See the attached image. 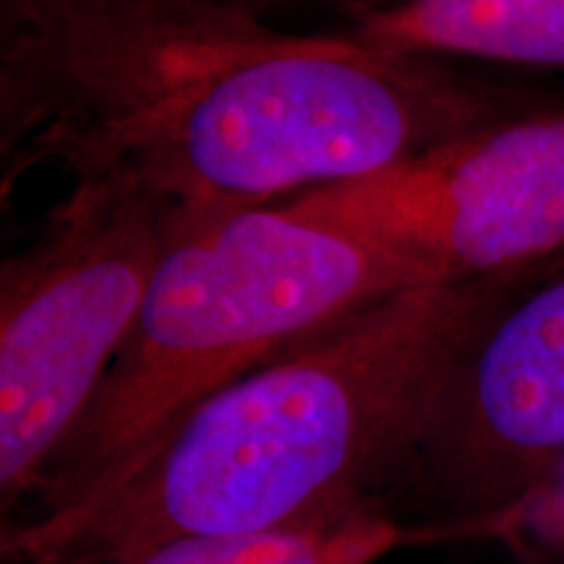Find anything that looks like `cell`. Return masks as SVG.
Instances as JSON below:
<instances>
[{"label": "cell", "mask_w": 564, "mask_h": 564, "mask_svg": "<svg viewBox=\"0 0 564 564\" xmlns=\"http://www.w3.org/2000/svg\"><path fill=\"white\" fill-rule=\"evenodd\" d=\"M525 97L223 0H0L3 188L118 181L167 223L379 173Z\"/></svg>", "instance_id": "cell-1"}, {"label": "cell", "mask_w": 564, "mask_h": 564, "mask_svg": "<svg viewBox=\"0 0 564 564\" xmlns=\"http://www.w3.org/2000/svg\"><path fill=\"white\" fill-rule=\"evenodd\" d=\"M525 274L405 288L232 379L100 491L3 523V562L259 533L387 499L449 364Z\"/></svg>", "instance_id": "cell-2"}, {"label": "cell", "mask_w": 564, "mask_h": 564, "mask_svg": "<svg viewBox=\"0 0 564 564\" xmlns=\"http://www.w3.org/2000/svg\"><path fill=\"white\" fill-rule=\"evenodd\" d=\"M413 285L398 253L293 202L167 223L137 322L30 514L100 491L207 394Z\"/></svg>", "instance_id": "cell-3"}, {"label": "cell", "mask_w": 564, "mask_h": 564, "mask_svg": "<svg viewBox=\"0 0 564 564\" xmlns=\"http://www.w3.org/2000/svg\"><path fill=\"white\" fill-rule=\"evenodd\" d=\"M167 215L118 181L74 183L0 267V507L34 497L137 322Z\"/></svg>", "instance_id": "cell-4"}, {"label": "cell", "mask_w": 564, "mask_h": 564, "mask_svg": "<svg viewBox=\"0 0 564 564\" xmlns=\"http://www.w3.org/2000/svg\"><path fill=\"white\" fill-rule=\"evenodd\" d=\"M405 259L421 285H476L564 251V108H533L291 199Z\"/></svg>", "instance_id": "cell-5"}, {"label": "cell", "mask_w": 564, "mask_h": 564, "mask_svg": "<svg viewBox=\"0 0 564 564\" xmlns=\"http://www.w3.org/2000/svg\"><path fill=\"white\" fill-rule=\"evenodd\" d=\"M564 457V251L528 272L465 340L387 494L447 544L523 497Z\"/></svg>", "instance_id": "cell-6"}, {"label": "cell", "mask_w": 564, "mask_h": 564, "mask_svg": "<svg viewBox=\"0 0 564 564\" xmlns=\"http://www.w3.org/2000/svg\"><path fill=\"white\" fill-rule=\"evenodd\" d=\"M356 19L350 37L387 53L564 68V0H390Z\"/></svg>", "instance_id": "cell-7"}, {"label": "cell", "mask_w": 564, "mask_h": 564, "mask_svg": "<svg viewBox=\"0 0 564 564\" xmlns=\"http://www.w3.org/2000/svg\"><path fill=\"white\" fill-rule=\"evenodd\" d=\"M405 546H432L387 499L259 533L173 535L126 552L61 554L30 564H371Z\"/></svg>", "instance_id": "cell-8"}, {"label": "cell", "mask_w": 564, "mask_h": 564, "mask_svg": "<svg viewBox=\"0 0 564 564\" xmlns=\"http://www.w3.org/2000/svg\"><path fill=\"white\" fill-rule=\"evenodd\" d=\"M447 544H491L512 564H564V457L505 510L449 531Z\"/></svg>", "instance_id": "cell-9"}, {"label": "cell", "mask_w": 564, "mask_h": 564, "mask_svg": "<svg viewBox=\"0 0 564 564\" xmlns=\"http://www.w3.org/2000/svg\"><path fill=\"white\" fill-rule=\"evenodd\" d=\"M223 3H230V6H238V9H246L251 13H262L267 11H278V9H291V6H301V3H308V0H223Z\"/></svg>", "instance_id": "cell-10"}, {"label": "cell", "mask_w": 564, "mask_h": 564, "mask_svg": "<svg viewBox=\"0 0 564 564\" xmlns=\"http://www.w3.org/2000/svg\"><path fill=\"white\" fill-rule=\"evenodd\" d=\"M379 3H390V0H358V6H379Z\"/></svg>", "instance_id": "cell-11"}]
</instances>
